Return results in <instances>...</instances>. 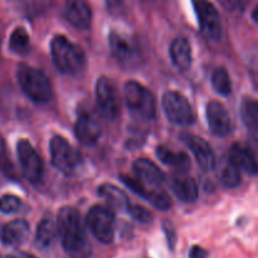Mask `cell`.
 Wrapping results in <instances>:
<instances>
[{
	"mask_svg": "<svg viewBox=\"0 0 258 258\" xmlns=\"http://www.w3.org/2000/svg\"><path fill=\"white\" fill-rule=\"evenodd\" d=\"M57 234L60 238L63 249L70 258H90L92 246L86 234L80 213L72 207H64L57 218Z\"/></svg>",
	"mask_w": 258,
	"mask_h": 258,
	"instance_id": "6da1fadb",
	"label": "cell"
},
{
	"mask_svg": "<svg viewBox=\"0 0 258 258\" xmlns=\"http://www.w3.org/2000/svg\"><path fill=\"white\" fill-rule=\"evenodd\" d=\"M50 53L55 67L67 76H78L85 71L86 54L80 45L64 35H55L50 42Z\"/></svg>",
	"mask_w": 258,
	"mask_h": 258,
	"instance_id": "7a4b0ae2",
	"label": "cell"
},
{
	"mask_svg": "<svg viewBox=\"0 0 258 258\" xmlns=\"http://www.w3.org/2000/svg\"><path fill=\"white\" fill-rule=\"evenodd\" d=\"M18 83L23 92L37 103H47L52 98V85L42 71L22 64L17 71Z\"/></svg>",
	"mask_w": 258,
	"mask_h": 258,
	"instance_id": "3957f363",
	"label": "cell"
},
{
	"mask_svg": "<svg viewBox=\"0 0 258 258\" xmlns=\"http://www.w3.org/2000/svg\"><path fill=\"white\" fill-rule=\"evenodd\" d=\"M125 101L131 112L144 120H153L156 116V101L153 92L136 81H128L123 88Z\"/></svg>",
	"mask_w": 258,
	"mask_h": 258,
	"instance_id": "277c9868",
	"label": "cell"
},
{
	"mask_svg": "<svg viewBox=\"0 0 258 258\" xmlns=\"http://www.w3.org/2000/svg\"><path fill=\"white\" fill-rule=\"evenodd\" d=\"M50 158L54 168L66 175L77 173L83 164V156L77 149L73 148L64 138L54 136L50 140Z\"/></svg>",
	"mask_w": 258,
	"mask_h": 258,
	"instance_id": "5b68a950",
	"label": "cell"
},
{
	"mask_svg": "<svg viewBox=\"0 0 258 258\" xmlns=\"http://www.w3.org/2000/svg\"><path fill=\"white\" fill-rule=\"evenodd\" d=\"M115 213L105 206H95L86 216V224L98 242L110 244L115 237Z\"/></svg>",
	"mask_w": 258,
	"mask_h": 258,
	"instance_id": "8992f818",
	"label": "cell"
},
{
	"mask_svg": "<svg viewBox=\"0 0 258 258\" xmlns=\"http://www.w3.org/2000/svg\"><path fill=\"white\" fill-rule=\"evenodd\" d=\"M199 23V29L206 39L216 42L221 38L222 23L219 13L211 0H191Z\"/></svg>",
	"mask_w": 258,
	"mask_h": 258,
	"instance_id": "52a82bcc",
	"label": "cell"
},
{
	"mask_svg": "<svg viewBox=\"0 0 258 258\" xmlns=\"http://www.w3.org/2000/svg\"><path fill=\"white\" fill-rule=\"evenodd\" d=\"M108 44L115 59L126 70L136 68L140 64L143 55L138 44L121 33L111 32L108 35Z\"/></svg>",
	"mask_w": 258,
	"mask_h": 258,
	"instance_id": "ba28073f",
	"label": "cell"
},
{
	"mask_svg": "<svg viewBox=\"0 0 258 258\" xmlns=\"http://www.w3.org/2000/svg\"><path fill=\"white\" fill-rule=\"evenodd\" d=\"M163 108L168 120L174 125L188 126L194 122L193 108L180 92L168 91L163 97Z\"/></svg>",
	"mask_w": 258,
	"mask_h": 258,
	"instance_id": "9c48e42d",
	"label": "cell"
},
{
	"mask_svg": "<svg viewBox=\"0 0 258 258\" xmlns=\"http://www.w3.org/2000/svg\"><path fill=\"white\" fill-rule=\"evenodd\" d=\"M96 103L101 113L108 120L120 115V97L115 82L108 77H101L96 83Z\"/></svg>",
	"mask_w": 258,
	"mask_h": 258,
	"instance_id": "30bf717a",
	"label": "cell"
},
{
	"mask_svg": "<svg viewBox=\"0 0 258 258\" xmlns=\"http://www.w3.org/2000/svg\"><path fill=\"white\" fill-rule=\"evenodd\" d=\"M17 154L19 158L20 166L24 176L28 181L32 184H38L43 178V161L37 151L32 146V144L25 139L18 141L17 144Z\"/></svg>",
	"mask_w": 258,
	"mask_h": 258,
	"instance_id": "8fae6325",
	"label": "cell"
},
{
	"mask_svg": "<svg viewBox=\"0 0 258 258\" xmlns=\"http://www.w3.org/2000/svg\"><path fill=\"white\" fill-rule=\"evenodd\" d=\"M181 140L190 149L191 153L194 154L197 161H198V164L203 170L211 171L216 168V154L212 150L211 145L203 138L198 135H193V134H183Z\"/></svg>",
	"mask_w": 258,
	"mask_h": 258,
	"instance_id": "7c38bea8",
	"label": "cell"
},
{
	"mask_svg": "<svg viewBox=\"0 0 258 258\" xmlns=\"http://www.w3.org/2000/svg\"><path fill=\"white\" fill-rule=\"evenodd\" d=\"M63 17L76 29L86 30L92 22V10L86 0H66Z\"/></svg>",
	"mask_w": 258,
	"mask_h": 258,
	"instance_id": "4fadbf2b",
	"label": "cell"
},
{
	"mask_svg": "<svg viewBox=\"0 0 258 258\" xmlns=\"http://www.w3.org/2000/svg\"><path fill=\"white\" fill-rule=\"evenodd\" d=\"M207 121L209 128L216 136H228L232 131V121L228 112L218 101H211L207 105Z\"/></svg>",
	"mask_w": 258,
	"mask_h": 258,
	"instance_id": "5bb4252c",
	"label": "cell"
},
{
	"mask_svg": "<svg viewBox=\"0 0 258 258\" xmlns=\"http://www.w3.org/2000/svg\"><path fill=\"white\" fill-rule=\"evenodd\" d=\"M75 134L83 145L93 146L100 140L101 128L91 116L81 115L76 121Z\"/></svg>",
	"mask_w": 258,
	"mask_h": 258,
	"instance_id": "9a60e30c",
	"label": "cell"
},
{
	"mask_svg": "<svg viewBox=\"0 0 258 258\" xmlns=\"http://www.w3.org/2000/svg\"><path fill=\"white\" fill-rule=\"evenodd\" d=\"M134 171L139 180L143 183H148L150 185L159 186L165 181V174L163 173L160 168L153 163L151 160L145 158L138 159L133 165Z\"/></svg>",
	"mask_w": 258,
	"mask_h": 258,
	"instance_id": "2e32d148",
	"label": "cell"
},
{
	"mask_svg": "<svg viewBox=\"0 0 258 258\" xmlns=\"http://www.w3.org/2000/svg\"><path fill=\"white\" fill-rule=\"evenodd\" d=\"M229 159L238 166L241 171L248 175L257 174V161L253 151L242 144H233L229 151Z\"/></svg>",
	"mask_w": 258,
	"mask_h": 258,
	"instance_id": "e0dca14e",
	"label": "cell"
},
{
	"mask_svg": "<svg viewBox=\"0 0 258 258\" xmlns=\"http://www.w3.org/2000/svg\"><path fill=\"white\" fill-rule=\"evenodd\" d=\"M29 223L24 219H15L9 222L2 228V241L8 246H18L25 242L29 236Z\"/></svg>",
	"mask_w": 258,
	"mask_h": 258,
	"instance_id": "ac0fdd59",
	"label": "cell"
},
{
	"mask_svg": "<svg viewBox=\"0 0 258 258\" xmlns=\"http://www.w3.org/2000/svg\"><path fill=\"white\" fill-rule=\"evenodd\" d=\"M170 58L176 70L186 72L191 66V48L186 38H176L170 45Z\"/></svg>",
	"mask_w": 258,
	"mask_h": 258,
	"instance_id": "d6986e66",
	"label": "cell"
},
{
	"mask_svg": "<svg viewBox=\"0 0 258 258\" xmlns=\"http://www.w3.org/2000/svg\"><path fill=\"white\" fill-rule=\"evenodd\" d=\"M156 156H158L161 163L171 166V168L179 170L180 173H186L190 168V160H189V156L185 153H181V151L175 153V151L164 145L156 148Z\"/></svg>",
	"mask_w": 258,
	"mask_h": 258,
	"instance_id": "ffe728a7",
	"label": "cell"
},
{
	"mask_svg": "<svg viewBox=\"0 0 258 258\" xmlns=\"http://www.w3.org/2000/svg\"><path fill=\"white\" fill-rule=\"evenodd\" d=\"M171 189L176 198L184 203H193L198 199V185L193 178H174L171 180Z\"/></svg>",
	"mask_w": 258,
	"mask_h": 258,
	"instance_id": "44dd1931",
	"label": "cell"
},
{
	"mask_svg": "<svg viewBox=\"0 0 258 258\" xmlns=\"http://www.w3.org/2000/svg\"><path fill=\"white\" fill-rule=\"evenodd\" d=\"M98 194H100V197H102L108 204L115 207L116 209L126 211L127 206L130 204L127 194H126L122 189L113 185V184H102V185L98 188Z\"/></svg>",
	"mask_w": 258,
	"mask_h": 258,
	"instance_id": "7402d4cb",
	"label": "cell"
},
{
	"mask_svg": "<svg viewBox=\"0 0 258 258\" xmlns=\"http://www.w3.org/2000/svg\"><path fill=\"white\" fill-rule=\"evenodd\" d=\"M241 115L244 126L253 136L257 135L258 130V105L257 101L251 97H246L242 101Z\"/></svg>",
	"mask_w": 258,
	"mask_h": 258,
	"instance_id": "603a6c76",
	"label": "cell"
},
{
	"mask_svg": "<svg viewBox=\"0 0 258 258\" xmlns=\"http://www.w3.org/2000/svg\"><path fill=\"white\" fill-rule=\"evenodd\" d=\"M57 236V226L50 218H44L39 222L35 232V243L39 248H48Z\"/></svg>",
	"mask_w": 258,
	"mask_h": 258,
	"instance_id": "cb8c5ba5",
	"label": "cell"
},
{
	"mask_svg": "<svg viewBox=\"0 0 258 258\" xmlns=\"http://www.w3.org/2000/svg\"><path fill=\"white\" fill-rule=\"evenodd\" d=\"M9 47L10 50L17 53V54H25V53H28L30 47L29 34H28L24 28L18 27L13 30L9 39Z\"/></svg>",
	"mask_w": 258,
	"mask_h": 258,
	"instance_id": "d4e9b609",
	"label": "cell"
},
{
	"mask_svg": "<svg viewBox=\"0 0 258 258\" xmlns=\"http://www.w3.org/2000/svg\"><path fill=\"white\" fill-rule=\"evenodd\" d=\"M212 86H213L214 91L219 93L221 96L231 95L232 92V81L229 77L228 72L224 68H217L212 75Z\"/></svg>",
	"mask_w": 258,
	"mask_h": 258,
	"instance_id": "484cf974",
	"label": "cell"
},
{
	"mask_svg": "<svg viewBox=\"0 0 258 258\" xmlns=\"http://www.w3.org/2000/svg\"><path fill=\"white\" fill-rule=\"evenodd\" d=\"M221 181L226 188H236L241 184V170L238 166L228 159L221 173Z\"/></svg>",
	"mask_w": 258,
	"mask_h": 258,
	"instance_id": "4316f807",
	"label": "cell"
},
{
	"mask_svg": "<svg viewBox=\"0 0 258 258\" xmlns=\"http://www.w3.org/2000/svg\"><path fill=\"white\" fill-rule=\"evenodd\" d=\"M145 199L151 206L155 207L156 209H160V211H168L173 204L170 197L161 190H148Z\"/></svg>",
	"mask_w": 258,
	"mask_h": 258,
	"instance_id": "83f0119b",
	"label": "cell"
},
{
	"mask_svg": "<svg viewBox=\"0 0 258 258\" xmlns=\"http://www.w3.org/2000/svg\"><path fill=\"white\" fill-rule=\"evenodd\" d=\"M0 170H2L5 175L9 176V178H14L15 176L14 165H13L12 160H10L7 143H5L2 134H0Z\"/></svg>",
	"mask_w": 258,
	"mask_h": 258,
	"instance_id": "f1b7e54d",
	"label": "cell"
},
{
	"mask_svg": "<svg viewBox=\"0 0 258 258\" xmlns=\"http://www.w3.org/2000/svg\"><path fill=\"white\" fill-rule=\"evenodd\" d=\"M22 201L13 194H7L0 198V212L4 214L17 213L22 208Z\"/></svg>",
	"mask_w": 258,
	"mask_h": 258,
	"instance_id": "f546056e",
	"label": "cell"
},
{
	"mask_svg": "<svg viewBox=\"0 0 258 258\" xmlns=\"http://www.w3.org/2000/svg\"><path fill=\"white\" fill-rule=\"evenodd\" d=\"M126 212L135 219L136 222L143 224H148L153 221V214L141 206H135V204H128Z\"/></svg>",
	"mask_w": 258,
	"mask_h": 258,
	"instance_id": "4dcf8cb0",
	"label": "cell"
},
{
	"mask_svg": "<svg viewBox=\"0 0 258 258\" xmlns=\"http://www.w3.org/2000/svg\"><path fill=\"white\" fill-rule=\"evenodd\" d=\"M120 180L122 181V183L125 184L128 189H131L134 193L138 194L139 197H143V198H145L146 197L148 189L145 188V185L143 184V181H140L139 179L130 178V176H127V175H120Z\"/></svg>",
	"mask_w": 258,
	"mask_h": 258,
	"instance_id": "1f68e13d",
	"label": "cell"
},
{
	"mask_svg": "<svg viewBox=\"0 0 258 258\" xmlns=\"http://www.w3.org/2000/svg\"><path fill=\"white\" fill-rule=\"evenodd\" d=\"M163 229H164V233H165L166 242H168L169 248H170L171 251H173L174 247H175V243H176V232H175V228H174V226H173V224H171V222L165 221L163 223Z\"/></svg>",
	"mask_w": 258,
	"mask_h": 258,
	"instance_id": "d6a6232c",
	"label": "cell"
},
{
	"mask_svg": "<svg viewBox=\"0 0 258 258\" xmlns=\"http://www.w3.org/2000/svg\"><path fill=\"white\" fill-rule=\"evenodd\" d=\"M106 8L112 15H120L125 12V0H106Z\"/></svg>",
	"mask_w": 258,
	"mask_h": 258,
	"instance_id": "836d02e7",
	"label": "cell"
},
{
	"mask_svg": "<svg viewBox=\"0 0 258 258\" xmlns=\"http://www.w3.org/2000/svg\"><path fill=\"white\" fill-rule=\"evenodd\" d=\"M208 256V251L201 246H193L189 251V258H207Z\"/></svg>",
	"mask_w": 258,
	"mask_h": 258,
	"instance_id": "e575fe53",
	"label": "cell"
},
{
	"mask_svg": "<svg viewBox=\"0 0 258 258\" xmlns=\"http://www.w3.org/2000/svg\"><path fill=\"white\" fill-rule=\"evenodd\" d=\"M219 2L223 5L224 9L229 12H237L242 5V0H219Z\"/></svg>",
	"mask_w": 258,
	"mask_h": 258,
	"instance_id": "d590c367",
	"label": "cell"
},
{
	"mask_svg": "<svg viewBox=\"0 0 258 258\" xmlns=\"http://www.w3.org/2000/svg\"><path fill=\"white\" fill-rule=\"evenodd\" d=\"M8 258H37L35 256L30 253H25V252H19V253H14V254H10Z\"/></svg>",
	"mask_w": 258,
	"mask_h": 258,
	"instance_id": "8d00e7d4",
	"label": "cell"
},
{
	"mask_svg": "<svg viewBox=\"0 0 258 258\" xmlns=\"http://www.w3.org/2000/svg\"><path fill=\"white\" fill-rule=\"evenodd\" d=\"M145 2H148V0H145Z\"/></svg>",
	"mask_w": 258,
	"mask_h": 258,
	"instance_id": "74e56055",
	"label": "cell"
}]
</instances>
